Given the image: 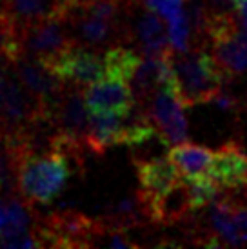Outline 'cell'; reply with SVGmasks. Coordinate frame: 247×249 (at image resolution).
Segmentation results:
<instances>
[{
    "label": "cell",
    "mask_w": 247,
    "mask_h": 249,
    "mask_svg": "<svg viewBox=\"0 0 247 249\" xmlns=\"http://www.w3.org/2000/svg\"><path fill=\"white\" fill-rule=\"evenodd\" d=\"M147 117L158 129V133L169 144H180L187 139V120L184 115V106L175 97L171 88L162 86L144 106Z\"/></svg>",
    "instance_id": "8"
},
{
    "label": "cell",
    "mask_w": 247,
    "mask_h": 249,
    "mask_svg": "<svg viewBox=\"0 0 247 249\" xmlns=\"http://www.w3.org/2000/svg\"><path fill=\"white\" fill-rule=\"evenodd\" d=\"M9 70L20 80L22 86L48 109L66 88V82L56 75L48 62L33 56L17 55L9 62Z\"/></svg>",
    "instance_id": "6"
},
{
    "label": "cell",
    "mask_w": 247,
    "mask_h": 249,
    "mask_svg": "<svg viewBox=\"0 0 247 249\" xmlns=\"http://www.w3.org/2000/svg\"><path fill=\"white\" fill-rule=\"evenodd\" d=\"M91 2H96V0H64V4H66L68 7L86 6V4H91Z\"/></svg>",
    "instance_id": "25"
},
{
    "label": "cell",
    "mask_w": 247,
    "mask_h": 249,
    "mask_svg": "<svg viewBox=\"0 0 247 249\" xmlns=\"http://www.w3.org/2000/svg\"><path fill=\"white\" fill-rule=\"evenodd\" d=\"M167 40H169V48L173 51H187V49L194 48L191 24L185 15V9L178 17L167 20Z\"/></svg>",
    "instance_id": "17"
},
{
    "label": "cell",
    "mask_w": 247,
    "mask_h": 249,
    "mask_svg": "<svg viewBox=\"0 0 247 249\" xmlns=\"http://www.w3.org/2000/svg\"><path fill=\"white\" fill-rule=\"evenodd\" d=\"M48 64L64 82L78 88H86L106 78L102 55L96 49L86 48L80 44H71L66 51H62Z\"/></svg>",
    "instance_id": "5"
},
{
    "label": "cell",
    "mask_w": 247,
    "mask_h": 249,
    "mask_svg": "<svg viewBox=\"0 0 247 249\" xmlns=\"http://www.w3.org/2000/svg\"><path fill=\"white\" fill-rule=\"evenodd\" d=\"M124 115L120 113H89L86 147L93 155H102L111 145L122 144Z\"/></svg>",
    "instance_id": "13"
},
{
    "label": "cell",
    "mask_w": 247,
    "mask_h": 249,
    "mask_svg": "<svg viewBox=\"0 0 247 249\" xmlns=\"http://www.w3.org/2000/svg\"><path fill=\"white\" fill-rule=\"evenodd\" d=\"M4 220H6V200L0 196V233L4 228Z\"/></svg>",
    "instance_id": "24"
},
{
    "label": "cell",
    "mask_w": 247,
    "mask_h": 249,
    "mask_svg": "<svg viewBox=\"0 0 247 249\" xmlns=\"http://www.w3.org/2000/svg\"><path fill=\"white\" fill-rule=\"evenodd\" d=\"M0 11L18 31L31 24L64 17L68 6L64 0H0Z\"/></svg>",
    "instance_id": "11"
},
{
    "label": "cell",
    "mask_w": 247,
    "mask_h": 249,
    "mask_svg": "<svg viewBox=\"0 0 247 249\" xmlns=\"http://www.w3.org/2000/svg\"><path fill=\"white\" fill-rule=\"evenodd\" d=\"M233 13L238 24L247 31V0H233Z\"/></svg>",
    "instance_id": "22"
},
{
    "label": "cell",
    "mask_w": 247,
    "mask_h": 249,
    "mask_svg": "<svg viewBox=\"0 0 247 249\" xmlns=\"http://www.w3.org/2000/svg\"><path fill=\"white\" fill-rule=\"evenodd\" d=\"M38 248H93L104 231L102 224L86 214L66 209L46 218H38L35 226Z\"/></svg>",
    "instance_id": "3"
},
{
    "label": "cell",
    "mask_w": 247,
    "mask_h": 249,
    "mask_svg": "<svg viewBox=\"0 0 247 249\" xmlns=\"http://www.w3.org/2000/svg\"><path fill=\"white\" fill-rule=\"evenodd\" d=\"M185 2L187 0H160L157 6V13L165 20H171L180 13H184Z\"/></svg>",
    "instance_id": "18"
},
{
    "label": "cell",
    "mask_w": 247,
    "mask_h": 249,
    "mask_svg": "<svg viewBox=\"0 0 247 249\" xmlns=\"http://www.w3.org/2000/svg\"><path fill=\"white\" fill-rule=\"evenodd\" d=\"M211 13H229L233 11V0H202Z\"/></svg>",
    "instance_id": "21"
},
{
    "label": "cell",
    "mask_w": 247,
    "mask_h": 249,
    "mask_svg": "<svg viewBox=\"0 0 247 249\" xmlns=\"http://www.w3.org/2000/svg\"><path fill=\"white\" fill-rule=\"evenodd\" d=\"M73 173L71 160L56 149L42 153H24L15 160L17 193L31 204L48 206L68 186Z\"/></svg>",
    "instance_id": "2"
},
{
    "label": "cell",
    "mask_w": 247,
    "mask_h": 249,
    "mask_svg": "<svg viewBox=\"0 0 247 249\" xmlns=\"http://www.w3.org/2000/svg\"><path fill=\"white\" fill-rule=\"evenodd\" d=\"M133 162L140 182V191L137 195L149 216L153 206L180 182L178 171L169 162V159H164L162 155L147 159H133Z\"/></svg>",
    "instance_id": "7"
},
{
    "label": "cell",
    "mask_w": 247,
    "mask_h": 249,
    "mask_svg": "<svg viewBox=\"0 0 247 249\" xmlns=\"http://www.w3.org/2000/svg\"><path fill=\"white\" fill-rule=\"evenodd\" d=\"M38 218L40 216L35 211L31 202L22 198L20 195L9 196V198H6V220H4V228L0 233V240H7V238L31 233Z\"/></svg>",
    "instance_id": "15"
},
{
    "label": "cell",
    "mask_w": 247,
    "mask_h": 249,
    "mask_svg": "<svg viewBox=\"0 0 247 249\" xmlns=\"http://www.w3.org/2000/svg\"><path fill=\"white\" fill-rule=\"evenodd\" d=\"M84 104L88 113H129L137 102L129 84L120 78L106 76L82 89Z\"/></svg>",
    "instance_id": "9"
},
{
    "label": "cell",
    "mask_w": 247,
    "mask_h": 249,
    "mask_svg": "<svg viewBox=\"0 0 247 249\" xmlns=\"http://www.w3.org/2000/svg\"><path fill=\"white\" fill-rule=\"evenodd\" d=\"M207 177L220 191L236 189L247 182V153L234 142H227L213 153Z\"/></svg>",
    "instance_id": "10"
},
{
    "label": "cell",
    "mask_w": 247,
    "mask_h": 249,
    "mask_svg": "<svg viewBox=\"0 0 247 249\" xmlns=\"http://www.w3.org/2000/svg\"><path fill=\"white\" fill-rule=\"evenodd\" d=\"M167 159L175 166V169L178 171L180 180L202 178V177H207V173H209L213 151L207 149L206 145L180 142V144L173 145Z\"/></svg>",
    "instance_id": "14"
},
{
    "label": "cell",
    "mask_w": 247,
    "mask_h": 249,
    "mask_svg": "<svg viewBox=\"0 0 247 249\" xmlns=\"http://www.w3.org/2000/svg\"><path fill=\"white\" fill-rule=\"evenodd\" d=\"M211 102H214L220 109H226V111H236L240 107V102H238L236 98L231 97V95H227V93H222V91H220Z\"/></svg>",
    "instance_id": "20"
},
{
    "label": "cell",
    "mask_w": 247,
    "mask_h": 249,
    "mask_svg": "<svg viewBox=\"0 0 247 249\" xmlns=\"http://www.w3.org/2000/svg\"><path fill=\"white\" fill-rule=\"evenodd\" d=\"M7 64H0V107H2V97H4V84H6Z\"/></svg>",
    "instance_id": "23"
},
{
    "label": "cell",
    "mask_w": 247,
    "mask_h": 249,
    "mask_svg": "<svg viewBox=\"0 0 247 249\" xmlns=\"http://www.w3.org/2000/svg\"><path fill=\"white\" fill-rule=\"evenodd\" d=\"M75 44L64 17L31 24L18 29V55L33 56L44 62H51L56 55Z\"/></svg>",
    "instance_id": "4"
},
{
    "label": "cell",
    "mask_w": 247,
    "mask_h": 249,
    "mask_svg": "<svg viewBox=\"0 0 247 249\" xmlns=\"http://www.w3.org/2000/svg\"><path fill=\"white\" fill-rule=\"evenodd\" d=\"M169 66L171 89L184 107L211 102L227 80L220 64L204 48H191L187 51L171 49Z\"/></svg>",
    "instance_id": "1"
},
{
    "label": "cell",
    "mask_w": 247,
    "mask_h": 249,
    "mask_svg": "<svg viewBox=\"0 0 247 249\" xmlns=\"http://www.w3.org/2000/svg\"><path fill=\"white\" fill-rule=\"evenodd\" d=\"M102 58L106 76L120 78V80L129 84L131 76L142 60V55L135 48H129L127 44H117V46H111L106 49Z\"/></svg>",
    "instance_id": "16"
},
{
    "label": "cell",
    "mask_w": 247,
    "mask_h": 249,
    "mask_svg": "<svg viewBox=\"0 0 247 249\" xmlns=\"http://www.w3.org/2000/svg\"><path fill=\"white\" fill-rule=\"evenodd\" d=\"M129 42L137 44V51L147 58H162L171 51L164 22L149 9H144L137 18L135 29L129 28Z\"/></svg>",
    "instance_id": "12"
},
{
    "label": "cell",
    "mask_w": 247,
    "mask_h": 249,
    "mask_svg": "<svg viewBox=\"0 0 247 249\" xmlns=\"http://www.w3.org/2000/svg\"><path fill=\"white\" fill-rule=\"evenodd\" d=\"M231 208H233V218L236 222V228L240 231L244 242L247 244V206H231Z\"/></svg>",
    "instance_id": "19"
}]
</instances>
